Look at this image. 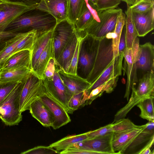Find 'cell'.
<instances>
[{"label":"cell","mask_w":154,"mask_h":154,"mask_svg":"<svg viewBox=\"0 0 154 154\" xmlns=\"http://www.w3.org/2000/svg\"><path fill=\"white\" fill-rule=\"evenodd\" d=\"M56 24V19L50 14L36 8L17 18L5 31L17 33L35 30L39 35L54 29Z\"/></svg>","instance_id":"6da1fadb"},{"label":"cell","mask_w":154,"mask_h":154,"mask_svg":"<svg viewBox=\"0 0 154 154\" xmlns=\"http://www.w3.org/2000/svg\"><path fill=\"white\" fill-rule=\"evenodd\" d=\"M122 32H113L100 39L97 52L93 68L87 78L92 83L113 60L121 54L119 50Z\"/></svg>","instance_id":"7a4b0ae2"},{"label":"cell","mask_w":154,"mask_h":154,"mask_svg":"<svg viewBox=\"0 0 154 154\" xmlns=\"http://www.w3.org/2000/svg\"><path fill=\"white\" fill-rule=\"evenodd\" d=\"M24 82L18 83L0 106V119L7 125H18L22 120L20 98Z\"/></svg>","instance_id":"3957f363"},{"label":"cell","mask_w":154,"mask_h":154,"mask_svg":"<svg viewBox=\"0 0 154 154\" xmlns=\"http://www.w3.org/2000/svg\"><path fill=\"white\" fill-rule=\"evenodd\" d=\"M99 41L100 39L88 34H86L82 41L77 68H79L83 78L87 79L93 68Z\"/></svg>","instance_id":"277c9868"},{"label":"cell","mask_w":154,"mask_h":154,"mask_svg":"<svg viewBox=\"0 0 154 154\" xmlns=\"http://www.w3.org/2000/svg\"><path fill=\"white\" fill-rule=\"evenodd\" d=\"M121 10L116 8L99 11V21L94 19L82 32L100 39L104 38L108 33L114 32L117 17Z\"/></svg>","instance_id":"5b68a950"},{"label":"cell","mask_w":154,"mask_h":154,"mask_svg":"<svg viewBox=\"0 0 154 154\" xmlns=\"http://www.w3.org/2000/svg\"><path fill=\"white\" fill-rule=\"evenodd\" d=\"M154 46L150 42L139 45L137 54L133 60L132 85L138 81V71L143 73V75L148 72H154Z\"/></svg>","instance_id":"8992f818"},{"label":"cell","mask_w":154,"mask_h":154,"mask_svg":"<svg viewBox=\"0 0 154 154\" xmlns=\"http://www.w3.org/2000/svg\"><path fill=\"white\" fill-rule=\"evenodd\" d=\"M42 79L45 93L60 104L70 114L68 105L72 95L60 79L56 65L53 78L48 79L43 77Z\"/></svg>","instance_id":"52a82bcc"},{"label":"cell","mask_w":154,"mask_h":154,"mask_svg":"<svg viewBox=\"0 0 154 154\" xmlns=\"http://www.w3.org/2000/svg\"><path fill=\"white\" fill-rule=\"evenodd\" d=\"M45 93L42 79L33 73L24 83L21 89L20 98V112L22 113L29 110L31 103Z\"/></svg>","instance_id":"ba28073f"},{"label":"cell","mask_w":154,"mask_h":154,"mask_svg":"<svg viewBox=\"0 0 154 154\" xmlns=\"http://www.w3.org/2000/svg\"><path fill=\"white\" fill-rule=\"evenodd\" d=\"M38 5H28L18 2L0 4V32L5 31L17 18L36 8Z\"/></svg>","instance_id":"9c48e42d"},{"label":"cell","mask_w":154,"mask_h":154,"mask_svg":"<svg viewBox=\"0 0 154 154\" xmlns=\"http://www.w3.org/2000/svg\"><path fill=\"white\" fill-rule=\"evenodd\" d=\"M75 31L74 25L67 20L56 24L54 29L52 37L54 39L56 60Z\"/></svg>","instance_id":"30bf717a"},{"label":"cell","mask_w":154,"mask_h":154,"mask_svg":"<svg viewBox=\"0 0 154 154\" xmlns=\"http://www.w3.org/2000/svg\"><path fill=\"white\" fill-rule=\"evenodd\" d=\"M39 98L52 114L53 120L52 127L54 129L59 128L71 122L66 109L48 94L45 93Z\"/></svg>","instance_id":"8fae6325"},{"label":"cell","mask_w":154,"mask_h":154,"mask_svg":"<svg viewBox=\"0 0 154 154\" xmlns=\"http://www.w3.org/2000/svg\"><path fill=\"white\" fill-rule=\"evenodd\" d=\"M113 132L93 138L87 139L73 145L92 151L97 154H116L113 151L112 145Z\"/></svg>","instance_id":"7c38bea8"},{"label":"cell","mask_w":154,"mask_h":154,"mask_svg":"<svg viewBox=\"0 0 154 154\" xmlns=\"http://www.w3.org/2000/svg\"><path fill=\"white\" fill-rule=\"evenodd\" d=\"M147 123L126 131L113 132L112 145L116 154H123L137 136L146 127Z\"/></svg>","instance_id":"4fadbf2b"},{"label":"cell","mask_w":154,"mask_h":154,"mask_svg":"<svg viewBox=\"0 0 154 154\" xmlns=\"http://www.w3.org/2000/svg\"><path fill=\"white\" fill-rule=\"evenodd\" d=\"M123 53L116 57L103 71L97 79L91 84L90 87L85 90L87 95L93 89L103 84L105 82L115 78L121 75L123 68L122 60Z\"/></svg>","instance_id":"5bb4252c"},{"label":"cell","mask_w":154,"mask_h":154,"mask_svg":"<svg viewBox=\"0 0 154 154\" xmlns=\"http://www.w3.org/2000/svg\"><path fill=\"white\" fill-rule=\"evenodd\" d=\"M146 127L137 136L123 154H140L154 140V122H149Z\"/></svg>","instance_id":"9a60e30c"},{"label":"cell","mask_w":154,"mask_h":154,"mask_svg":"<svg viewBox=\"0 0 154 154\" xmlns=\"http://www.w3.org/2000/svg\"><path fill=\"white\" fill-rule=\"evenodd\" d=\"M67 5V0H41L36 8L50 14L57 23L66 20Z\"/></svg>","instance_id":"2e32d148"},{"label":"cell","mask_w":154,"mask_h":154,"mask_svg":"<svg viewBox=\"0 0 154 154\" xmlns=\"http://www.w3.org/2000/svg\"><path fill=\"white\" fill-rule=\"evenodd\" d=\"M57 67L58 72L60 79L72 96L85 91L91 86V84L87 79L77 74L67 73L62 68L59 67L58 68L57 66Z\"/></svg>","instance_id":"e0dca14e"},{"label":"cell","mask_w":154,"mask_h":154,"mask_svg":"<svg viewBox=\"0 0 154 154\" xmlns=\"http://www.w3.org/2000/svg\"><path fill=\"white\" fill-rule=\"evenodd\" d=\"M133 20L138 36L144 37L154 28V7L148 11L140 14L132 11Z\"/></svg>","instance_id":"ac0fdd59"},{"label":"cell","mask_w":154,"mask_h":154,"mask_svg":"<svg viewBox=\"0 0 154 154\" xmlns=\"http://www.w3.org/2000/svg\"><path fill=\"white\" fill-rule=\"evenodd\" d=\"M33 73L26 67L3 69L0 71V83L25 82Z\"/></svg>","instance_id":"d6986e66"},{"label":"cell","mask_w":154,"mask_h":154,"mask_svg":"<svg viewBox=\"0 0 154 154\" xmlns=\"http://www.w3.org/2000/svg\"><path fill=\"white\" fill-rule=\"evenodd\" d=\"M29 110L32 116L43 126L52 127L53 123L52 114L39 98L31 103Z\"/></svg>","instance_id":"ffe728a7"},{"label":"cell","mask_w":154,"mask_h":154,"mask_svg":"<svg viewBox=\"0 0 154 154\" xmlns=\"http://www.w3.org/2000/svg\"><path fill=\"white\" fill-rule=\"evenodd\" d=\"M78 40V33H73L56 60L57 65L67 72L74 54Z\"/></svg>","instance_id":"44dd1931"},{"label":"cell","mask_w":154,"mask_h":154,"mask_svg":"<svg viewBox=\"0 0 154 154\" xmlns=\"http://www.w3.org/2000/svg\"><path fill=\"white\" fill-rule=\"evenodd\" d=\"M23 67H26L32 70L31 51L22 50L11 55L1 68L15 69Z\"/></svg>","instance_id":"7402d4cb"},{"label":"cell","mask_w":154,"mask_h":154,"mask_svg":"<svg viewBox=\"0 0 154 154\" xmlns=\"http://www.w3.org/2000/svg\"><path fill=\"white\" fill-rule=\"evenodd\" d=\"M154 73L152 72L143 75L138 81L137 86L131 88L137 97L146 98L154 96Z\"/></svg>","instance_id":"603a6c76"},{"label":"cell","mask_w":154,"mask_h":154,"mask_svg":"<svg viewBox=\"0 0 154 154\" xmlns=\"http://www.w3.org/2000/svg\"><path fill=\"white\" fill-rule=\"evenodd\" d=\"M52 57L55 58L54 41L52 37L49 40L32 70L33 73L38 79H43L45 68Z\"/></svg>","instance_id":"cb8c5ba5"},{"label":"cell","mask_w":154,"mask_h":154,"mask_svg":"<svg viewBox=\"0 0 154 154\" xmlns=\"http://www.w3.org/2000/svg\"><path fill=\"white\" fill-rule=\"evenodd\" d=\"M54 29L40 35H36L31 50V65L32 71L49 40L52 38Z\"/></svg>","instance_id":"d4e9b609"},{"label":"cell","mask_w":154,"mask_h":154,"mask_svg":"<svg viewBox=\"0 0 154 154\" xmlns=\"http://www.w3.org/2000/svg\"><path fill=\"white\" fill-rule=\"evenodd\" d=\"M28 32L17 33L8 40L4 47L0 50V67H1L10 56L18 44L27 35Z\"/></svg>","instance_id":"484cf974"},{"label":"cell","mask_w":154,"mask_h":154,"mask_svg":"<svg viewBox=\"0 0 154 154\" xmlns=\"http://www.w3.org/2000/svg\"><path fill=\"white\" fill-rule=\"evenodd\" d=\"M125 14L126 46L128 48H131L134 41L138 35L133 20L132 11L130 5H127Z\"/></svg>","instance_id":"4316f807"},{"label":"cell","mask_w":154,"mask_h":154,"mask_svg":"<svg viewBox=\"0 0 154 154\" xmlns=\"http://www.w3.org/2000/svg\"><path fill=\"white\" fill-rule=\"evenodd\" d=\"M88 139L87 132L66 136L51 144L49 146L58 151L64 150L77 143Z\"/></svg>","instance_id":"83f0119b"},{"label":"cell","mask_w":154,"mask_h":154,"mask_svg":"<svg viewBox=\"0 0 154 154\" xmlns=\"http://www.w3.org/2000/svg\"><path fill=\"white\" fill-rule=\"evenodd\" d=\"M86 4L85 0H67L66 20L75 25Z\"/></svg>","instance_id":"f1b7e54d"},{"label":"cell","mask_w":154,"mask_h":154,"mask_svg":"<svg viewBox=\"0 0 154 154\" xmlns=\"http://www.w3.org/2000/svg\"><path fill=\"white\" fill-rule=\"evenodd\" d=\"M123 55L125 63V70L127 76L126 90L124 97L126 98L127 100H128L132 85L133 58L131 49L126 47L123 52Z\"/></svg>","instance_id":"f546056e"},{"label":"cell","mask_w":154,"mask_h":154,"mask_svg":"<svg viewBox=\"0 0 154 154\" xmlns=\"http://www.w3.org/2000/svg\"><path fill=\"white\" fill-rule=\"evenodd\" d=\"M154 96H151L143 99L137 105V106L140 110V116L141 118L149 122H154Z\"/></svg>","instance_id":"4dcf8cb0"},{"label":"cell","mask_w":154,"mask_h":154,"mask_svg":"<svg viewBox=\"0 0 154 154\" xmlns=\"http://www.w3.org/2000/svg\"><path fill=\"white\" fill-rule=\"evenodd\" d=\"M94 19L93 16L86 4L74 25L76 32L80 33L84 31Z\"/></svg>","instance_id":"1f68e13d"},{"label":"cell","mask_w":154,"mask_h":154,"mask_svg":"<svg viewBox=\"0 0 154 154\" xmlns=\"http://www.w3.org/2000/svg\"><path fill=\"white\" fill-rule=\"evenodd\" d=\"M37 33V31L35 30L29 31L26 37L16 47L10 56L22 50H28L31 51Z\"/></svg>","instance_id":"d6a6232c"},{"label":"cell","mask_w":154,"mask_h":154,"mask_svg":"<svg viewBox=\"0 0 154 154\" xmlns=\"http://www.w3.org/2000/svg\"><path fill=\"white\" fill-rule=\"evenodd\" d=\"M111 124L112 132L116 133L129 131L139 126L135 125L130 120L124 118L119 119Z\"/></svg>","instance_id":"836d02e7"},{"label":"cell","mask_w":154,"mask_h":154,"mask_svg":"<svg viewBox=\"0 0 154 154\" xmlns=\"http://www.w3.org/2000/svg\"><path fill=\"white\" fill-rule=\"evenodd\" d=\"M86 100L84 91L73 95L68 103L70 114H72L75 111L85 105Z\"/></svg>","instance_id":"e575fe53"},{"label":"cell","mask_w":154,"mask_h":154,"mask_svg":"<svg viewBox=\"0 0 154 154\" xmlns=\"http://www.w3.org/2000/svg\"><path fill=\"white\" fill-rule=\"evenodd\" d=\"M85 35L78 33V40L75 52L69 67L66 72L67 73L73 75L77 74V65L80 45Z\"/></svg>","instance_id":"d590c367"},{"label":"cell","mask_w":154,"mask_h":154,"mask_svg":"<svg viewBox=\"0 0 154 154\" xmlns=\"http://www.w3.org/2000/svg\"><path fill=\"white\" fill-rule=\"evenodd\" d=\"M130 7L133 12L140 14L146 13L154 7V0H140Z\"/></svg>","instance_id":"8d00e7d4"},{"label":"cell","mask_w":154,"mask_h":154,"mask_svg":"<svg viewBox=\"0 0 154 154\" xmlns=\"http://www.w3.org/2000/svg\"><path fill=\"white\" fill-rule=\"evenodd\" d=\"M60 152L49 146H38L23 152L21 154H49L57 153Z\"/></svg>","instance_id":"74e56055"},{"label":"cell","mask_w":154,"mask_h":154,"mask_svg":"<svg viewBox=\"0 0 154 154\" xmlns=\"http://www.w3.org/2000/svg\"><path fill=\"white\" fill-rule=\"evenodd\" d=\"M19 83H0V106Z\"/></svg>","instance_id":"f35d334b"},{"label":"cell","mask_w":154,"mask_h":154,"mask_svg":"<svg viewBox=\"0 0 154 154\" xmlns=\"http://www.w3.org/2000/svg\"><path fill=\"white\" fill-rule=\"evenodd\" d=\"M111 132H112L111 124L101 127L96 130L88 132V139L103 136Z\"/></svg>","instance_id":"ab89813d"},{"label":"cell","mask_w":154,"mask_h":154,"mask_svg":"<svg viewBox=\"0 0 154 154\" xmlns=\"http://www.w3.org/2000/svg\"><path fill=\"white\" fill-rule=\"evenodd\" d=\"M57 61L55 58H51L48 63L45 70L43 77L47 79L52 78L55 70Z\"/></svg>","instance_id":"60d3db41"},{"label":"cell","mask_w":154,"mask_h":154,"mask_svg":"<svg viewBox=\"0 0 154 154\" xmlns=\"http://www.w3.org/2000/svg\"><path fill=\"white\" fill-rule=\"evenodd\" d=\"M17 33L8 31L0 32V50L4 47L5 42Z\"/></svg>","instance_id":"b9f144b4"},{"label":"cell","mask_w":154,"mask_h":154,"mask_svg":"<svg viewBox=\"0 0 154 154\" xmlns=\"http://www.w3.org/2000/svg\"><path fill=\"white\" fill-rule=\"evenodd\" d=\"M105 10L117 8L121 0H102Z\"/></svg>","instance_id":"7bdbcfd3"},{"label":"cell","mask_w":154,"mask_h":154,"mask_svg":"<svg viewBox=\"0 0 154 154\" xmlns=\"http://www.w3.org/2000/svg\"><path fill=\"white\" fill-rule=\"evenodd\" d=\"M17 2L23 3L28 5H38L41 0H16Z\"/></svg>","instance_id":"ee69618b"},{"label":"cell","mask_w":154,"mask_h":154,"mask_svg":"<svg viewBox=\"0 0 154 154\" xmlns=\"http://www.w3.org/2000/svg\"><path fill=\"white\" fill-rule=\"evenodd\" d=\"M121 1L125 2L127 5L130 6L133 5L136 2V0H121Z\"/></svg>","instance_id":"f6af8a7d"},{"label":"cell","mask_w":154,"mask_h":154,"mask_svg":"<svg viewBox=\"0 0 154 154\" xmlns=\"http://www.w3.org/2000/svg\"><path fill=\"white\" fill-rule=\"evenodd\" d=\"M3 0H0V4H1L3 3Z\"/></svg>","instance_id":"bcb514c9"},{"label":"cell","mask_w":154,"mask_h":154,"mask_svg":"<svg viewBox=\"0 0 154 154\" xmlns=\"http://www.w3.org/2000/svg\"><path fill=\"white\" fill-rule=\"evenodd\" d=\"M140 0H136V2L135 3L139 1H140Z\"/></svg>","instance_id":"7dc6e473"},{"label":"cell","mask_w":154,"mask_h":154,"mask_svg":"<svg viewBox=\"0 0 154 154\" xmlns=\"http://www.w3.org/2000/svg\"><path fill=\"white\" fill-rule=\"evenodd\" d=\"M1 67H0V71L1 70Z\"/></svg>","instance_id":"c3c4849f"}]
</instances>
